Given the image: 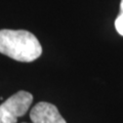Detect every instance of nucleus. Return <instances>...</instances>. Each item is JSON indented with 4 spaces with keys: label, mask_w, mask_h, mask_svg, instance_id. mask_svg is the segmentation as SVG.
<instances>
[{
    "label": "nucleus",
    "mask_w": 123,
    "mask_h": 123,
    "mask_svg": "<svg viewBox=\"0 0 123 123\" xmlns=\"http://www.w3.org/2000/svg\"><path fill=\"white\" fill-rule=\"evenodd\" d=\"M115 28H116L117 32L121 36H123V0H121L120 3V13L115 20Z\"/></svg>",
    "instance_id": "20e7f679"
},
{
    "label": "nucleus",
    "mask_w": 123,
    "mask_h": 123,
    "mask_svg": "<svg viewBox=\"0 0 123 123\" xmlns=\"http://www.w3.org/2000/svg\"><path fill=\"white\" fill-rule=\"evenodd\" d=\"M33 95L20 90L0 105V123H17L18 118L28 112L32 105Z\"/></svg>",
    "instance_id": "f03ea898"
},
{
    "label": "nucleus",
    "mask_w": 123,
    "mask_h": 123,
    "mask_svg": "<svg viewBox=\"0 0 123 123\" xmlns=\"http://www.w3.org/2000/svg\"><path fill=\"white\" fill-rule=\"evenodd\" d=\"M0 52L12 60L30 63L42 53L36 36L26 30H0Z\"/></svg>",
    "instance_id": "f257e3e1"
},
{
    "label": "nucleus",
    "mask_w": 123,
    "mask_h": 123,
    "mask_svg": "<svg viewBox=\"0 0 123 123\" xmlns=\"http://www.w3.org/2000/svg\"><path fill=\"white\" fill-rule=\"evenodd\" d=\"M30 119L32 123H67L57 108L46 102H40L32 108Z\"/></svg>",
    "instance_id": "7ed1b4c3"
}]
</instances>
